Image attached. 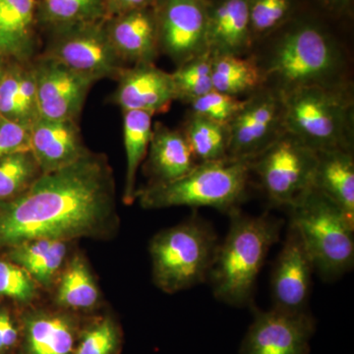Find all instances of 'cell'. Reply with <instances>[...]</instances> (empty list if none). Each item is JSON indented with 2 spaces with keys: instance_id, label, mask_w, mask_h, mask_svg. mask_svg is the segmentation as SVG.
Here are the masks:
<instances>
[{
  "instance_id": "52a82bcc",
  "label": "cell",
  "mask_w": 354,
  "mask_h": 354,
  "mask_svg": "<svg viewBox=\"0 0 354 354\" xmlns=\"http://www.w3.org/2000/svg\"><path fill=\"white\" fill-rule=\"evenodd\" d=\"M290 212V223L324 279L334 281L353 269L354 225L334 202L312 187Z\"/></svg>"
},
{
  "instance_id": "d590c367",
  "label": "cell",
  "mask_w": 354,
  "mask_h": 354,
  "mask_svg": "<svg viewBox=\"0 0 354 354\" xmlns=\"http://www.w3.org/2000/svg\"><path fill=\"white\" fill-rule=\"evenodd\" d=\"M31 150V128L0 115V158Z\"/></svg>"
},
{
  "instance_id": "f35d334b",
  "label": "cell",
  "mask_w": 354,
  "mask_h": 354,
  "mask_svg": "<svg viewBox=\"0 0 354 354\" xmlns=\"http://www.w3.org/2000/svg\"><path fill=\"white\" fill-rule=\"evenodd\" d=\"M153 0H106L108 18L120 14L153 6Z\"/></svg>"
},
{
  "instance_id": "30bf717a",
  "label": "cell",
  "mask_w": 354,
  "mask_h": 354,
  "mask_svg": "<svg viewBox=\"0 0 354 354\" xmlns=\"http://www.w3.org/2000/svg\"><path fill=\"white\" fill-rule=\"evenodd\" d=\"M209 0H153L160 53L176 66L209 53Z\"/></svg>"
},
{
  "instance_id": "277c9868",
  "label": "cell",
  "mask_w": 354,
  "mask_h": 354,
  "mask_svg": "<svg viewBox=\"0 0 354 354\" xmlns=\"http://www.w3.org/2000/svg\"><path fill=\"white\" fill-rule=\"evenodd\" d=\"M281 95L285 131L315 152H353V99L348 83L299 88Z\"/></svg>"
},
{
  "instance_id": "5b68a950",
  "label": "cell",
  "mask_w": 354,
  "mask_h": 354,
  "mask_svg": "<svg viewBox=\"0 0 354 354\" xmlns=\"http://www.w3.org/2000/svg\"><path fill=\"white\" fill-rule=\"evenodd\" d=\"M250 174L248 160L227 158L199 162L176 180L149 183L137 190L136 198L145 209L209 207L230 214L246 199Z\"/></svg>"
},
{
  "instance_id": "83f0119b",
  "label": "cell",
  "mask_w": 354,
  "mask_h": 354,
  "mask_svg": "<svg viewBox=\"0 0 354 354\" xmlns=\"http://www.w3.org/2000/svg\"><path fill=\"white\" fill-rule=\"evenodd\" d=\"M106 18V0H37L38 27L48 32Z\"/></svg>"
},
{
  "instance_id": "f546056e",
  "label": "cell",
  "mask_w": 354,
  "mask_h": 354,
  "mask_svg": "<svg viewBox=\"0 0 354 354\" xmlns=\"http://www.w3.org/2000/svg\"><path fill=\"white\" fill-rule=\"evenodd\" d=\"M41 174L31 150L0 158V205L24 194Z\"/></svg>"
},
{
  "instance_id": "ac0fdd59",
  "label": "cell",
  "mask_w": 354,
  "mask_h": 354,
  "mask_svg": "<svg viewBox=\"0 0 354 354\" xmlns=\"http://www.w3.org/2000/svg\"><path fill=\"white\" fill-rule=\"evenodd\" d=\"M31 151L43 174L74 164L90 153L78 121L41 118L31 127Z\"/></svg>"
},
{
  "instance_id": "f1b7e54d",
  "label": "cell",
  "mask_w": 354,
  "mask_h": 354,
  "mask_svg": "<svg viewBox=\"0 0 354 354\" xmlns=\"http://www.w3.org/2000/svg\"><path fill=\"white\" fill-rule=\"evenodd\" d=\"M181 131L198 162H216L228 158L227 125L191 113Z\"/></svg>"
},
{
  "instance_id": "d4e9b609",
  "label": "cell",
  "mask_w": 354,
  "mask_h": 354,
  "mask_svg": "<svg viewBox=\"0 0 354 354\" xmlns=\"http://www.w3.org/2000/svg\"><path fill=\"white\" fill-rule=\"evenodd\" d=\"M212 81L214 90L241 99L251 95L266 86L259 60L253 57L213 55Z\"/></svg>"
},
{
  "instance_id": "836d02e7",
  "label": "cell",
  "mask_w": 354,
  "mask_h": 354,
  "mask_svg": "<svg viewBox=\"0 0 354 354\" xmlns=\"http://www.w3.org/2000/svg\"><path fill=\"white\" fill-rule=\"evenodd\" d=\"M39 285L19 265L0 260V297L29 305L38 297Z\"/></svg>"
},
{
  "instance_id": "7c38bea8",
  "label": "cell",
  "mask_w": 354,
  "mask_h": 354,
  "mask_svg": "<svg viewBox=\"0 0 354 354\" xmlns=\"http://www.w3.org/2000/svg\"><path fill=\"white\" fill-rule=\"evenodd\" d=\"M239 354H309L316 330L309 313H288L276 308L255 310Z\"/></svg>"
},
{
  "instance_id": "44dd1931",
  "label": "cell",
  "mask_w": 354,
  "mask_h": 354,
  "mask_svg": "<svg viewBox=\"0 0 354 354\" xmlns=\"http://www.w3.org/2000/svg\"><path fill=\"white\" fill-rule=\"evenodd\" d=\"M147 156V172L152 179L150 183L176 180L199 164L183 132L171 129L162 122L153 125L152 138Z\"/></svg>"
},
{
  "instance_id": "e575fe53",
  "label": "cell",
  "mask_w": 354,
  "mask_h": 354,
  "mask_svg": "<svg viewBox=\"0 0 354 354\" xmlns=\"http://www.w3.org/2000/svg\"><path fill=\"white\" fill-rule=\"evenodd\" d=\"M244 101L245 100L213 90L188 104L191 106V113H196L216 123L227 125L241 111Z\"/></svg>"
},
{
  "instance_id": "3957f363",
  "label": "cell",
  "mask_w": 354,
  "mask_h": 354,
  "mask_svg": "<svg viewBox=\"0 0 354 354\" xmlns=\"http://www.w3.org/2000/svg\"><path fill=\"white\" fill-rule=\"evenodd\" d=\"M228 215L230 230L218 244L208 281L216 299L243 307L251 304L258 274L279 241L283 221L269 214L246 216L239 209Z\"/></svg>"
},
{
  "instance_id": "9c48e42d",
  "label": "cell",
  "mask_w": 354,
  "mask_h": 354,
  "mask_svg": "<svg viewBox=\"0 0 354 354\" xmlns=\"http://www.w3.org/2000/svg\"><path fill=\"white\" fill-rule=\"evenodd\" d=\"M104 21L50 30L43 55L94 82L102 79L118 80L127 66L111 46Z\"/></svg>"
},
{
  "instance_id": "7a4b0ae2",
  "label": "cell",
  "mask_w": 354,
  "mask_h": 354,
  "mask_svg": "<svg viewBox=\"0 0 354 354\" xmlns=\"http://www.w3.org/2000/svg\"><path fill=\"white\" fill-rule=\"evenodd\" d=\"M323 18L304 6L266 38L269 53L265 64H259L266 85L286 95L299 88L348 84L344 51Z\"/></svg>"
},
{
  "instance_id": "5bb4252c",
  "label": "cell",
  "mask_w": 354,
  "mask_h": 354,
  "mask_svg": "<svg viewBox=\"0 0 354 354\" xmlns=\"http://www.w3.org/2000/svg\"><path fill=\"white\" fill-rule=\"evenodd\" d=\"M315 271L297 228L290 223L272 278L274 307L288 313L308 312L312 274Z\"/></svg>"
},
{
  "instance_id": "4316f807",
  "label": "cell",
  "mask_w": 354,
  "mask_h": 354,
  "mask_svg": "<svg viewBox=\"0 0 354 354\" xmlns=\"http://www.w3.org/2000/svg\"><path fill=\"white\" fill-rule=\"evenodd\" d=\"M123 139L127 153V178L123 201L136 199L137 171L148 153L153 132V114L141 111H122Z\"/></svg>"
},
{
  "instance_id": "4dcf8cb0",
  "label": "cell",
  "mask_w": 354,
  "mask_h": 354,
  "mask_svg": "<svg viewBox=\"0 0 354 354\" xmlns=\"http://www.w3.org/2000/svg\"><path fill=\"white\" fill-rule=\"evenodd\" d=\"M123 332L111 315L95 317L84 322L73 354H120Z\"/></svg>"
},
{
  "instance_id": "1f68e13d",
  "label": "cell",
  "mask_w": 354,
  "mask_h": 354,
  "mask_svg": "<svg viewBox=\"0 0 354 354\" xmlns=\"http://www.w3.org/2000/svg\"><path fill=\"white\" fill-rule=\"evenodd\" d=\"M305 6L302 0H249L254 43L283 27Z\"/></svg>"
},
{
  "instance_id": "8d00e7d4",
  "label": "cell",
  "mask_w": 354,
  "mask_h": 354,
  "mask_svg": "<svg viewBox=\"0 0 354 354\" xmlns=\"http://www.w3.org/2000/svg\"><path fill=\"white\" fill-rule=\"evenodd\" d=\"M22 339L21 316L0 306V354H18Z\"/></svg>"
},
{
  "instance_id": "4fadbf2b",
  "label": "cell",
  "mask_w": 354,
  "mask_h": 354,
  "mask_svg": "<svg viewBox=\"0 0 354 354\" xmlns=\"http://www.w3.org/2000/svg\"><path fill=\"white\" fill-rule=\"evenodd\" d=\"M32 65L39 118L78 121L94 81L43 55L35 57Z\"/></svg>"
},
{
  "instance_id": "2e32d148",
  "label": "cell",
  "mask_w": 354,
  "mask_h": 354,
  "mask_svg": "<svg viewBox=\"0 0 354 354\" xmlns=\"http://www.w3.org/2000/svg\"><path fill=\"white\" fill-rule=\"evenodd\" d=\"M118 88L111 102L122 111H141L155 114L167 113L177 101L171 73L153 64L127 67L118 78Z\"/></svg>"
},
{
  "instance_id": "8992f818",
  "label": "cell",
  "mask_w": 354,
  "mask_h": 354,
  "mask_svg": "<svg viewBox=\"0 0 354 354\" xmlns=\"http://www.w3.org/2000/svg\"><path fill=\"white\" fill-rule=\"evenodd\" d=\"M218 244L215 230L198 216L162 230L153 237L149 248L153 283L167 293L205 283Z\"/></svg>"
},
{
  "instance_id": "74e56055",
  "label": "cell",
  "mask_w": 354,
  "mask_h": 354,
  "mask_svg": "<svg viewBox=\"0 0 354 354\" xmlns=\"http://www.w3.org/2000/svg\"><path fill=\"white\" fill-rule=\"evenodd\" d=\"M305 6L330 19H342L353 12V0H302Z\"/></svg>"
},
{
  "instance_id": "8fae6325",
  "label": "cell",
  "mask_w": 354,
  "mask_h": 354,
  "mask_svg": "<svg viewBox=\"0 0 354 354\" xmlns=\"http://www.w3.org/2000/svg\"><path fill=\"white\" fill-rule=\"evenodd\" d=\"M227 127L228 158L251 162L285 131L283 95L264 86L249 95Z\"/></svg>"
},
{
  "instance_id": "ba28073f",
  "label": "cell",
  "mask_w": 354,
  "mask_h": 354,
  "mask_svg": "<svg viewBox=\"0 0 354 354\" xmlns=\"http://www.w3.org/2000/svg\"><path fill=\"white\" fill-rule=\"evenodd\" d=\"M316 160L315 151L283 131L251 160V171L271 202L290 208L313 187Z\"/></svg>"
},
{
  "instance_id": "d6a6232c",
  "label": "cell",
  "mask_w": 354,
  "mask_h": 354,
  "mask_svg": "<svg viewBox=\"0 0 354 354\" xmlns=\"http://www.w3.org/2000/svg\"><path fill=\"white\" fill-rule=\"evenodd\" d=\"M212 53H206L177 66L171 76L177 101L190 102L214 90L212 81Z\"/></svg>"
},
{
  "instance_id": "e0dca14e",
  "label": "cell",
  "mask_w": 354,
  "mask_h": 354,
  "mask_svg": "<svg viewBox=\"0 0 354 354\" xmlns=\"http://www.w3.org/2000/svg\"><path fill=\"white\" fill-rule=\"evenodd\" d=\"M104 26L111 46L125 64H153L160 55L153 6L106 18Z\"/></svg>"
},
{
  "instance_id": "cb8c5ba5",
  "label": "cell",
  "mask_w": 354,
  "mask_h": 354,
  "mask_svg": "<svg viewBox=\"0 0 354 354\" xmlns=\"http://www.w3.org/2000/svg\"><path fill=\"white\" fill-rule=\"evenodd\" d=\"M69 241L39 239L8 249V259L19 265L39 286L50 288L64 265Z\"/></svg>"
},
{
  "instance_id": "d6986e66",
  "label": "cell",
  "mask_w": 354,
  "mask_h": 354,
  "mask_svg": "<svg viewBox=\"0 0 354 354\" xmlns=\"http://www.w3.org/2000/svg\"><path fill=\"white\" fill-rule=\"evenodd\" d=\"M208 44L212 55L245 57L254 44L249 0H209Z\"/></svg>"
},
{
  "instance_id": "9a60e30c",
  "label": "cell",
  "mask_w": 354,
  "mask_h": 354,
  "mask_svg": "<svg viewBox=\"0 0 354 354\" xmlns=\"http://www.w3.org/2000/svg\"><path fill=\"white\" fill-rule=\"evenodd\" d=\"M18 354H73L84 321L62 308H32L21 314Z\"/></svg>"
},
{
  "instance_id": "6da1fadb",
  "label": "cell",
  "mask_w": 354,
  "mask_h": 354,
  "mask_svg": "<svg viewBox=\"0 0 354 354\" xmlns=\"http://www.w3.org/2000/svg\"><path fill=\"white\" fill-rule=\"evenodd\" d=\"M118 223L113 169L104 153L90 151L0 205V248L39 239H106Z\"/></svg>"
},
{
  "instance_id": "ffe728a7",
  "label": "cell",
  "mask_w": 354,
  "mask_h": 354,
  "mask_svg": "<svg viewBox=\"0 0 354 354\" xmlns=\"http://www.w3.org/2000/svg\"><path fill=\"white\" fill-rule=\"evenodd\" d=\"M38 28L37 0H0V57L32 62Z\"/></svg>"
},
{
  "instance_id": "484cf974",
  "label": "cell",
  "mask_w": 354,
  "mask_h": 354,
  "mask_svg": "<svg viewBox=\"0 0 354 354\" xmlns=\"http://www.w3.org/2000/svg\"><path fill=\"white\" fill-rule=\"evenodd\" d=\"M55 302L72 313L90 312L99 305L100 290L87 261L76 255L60 274Z\"/></svg>"
},
{
  "instance_id": "603a6c76",
  "label": "cell",
  "mask_w": 354,
  "mask_h": 354,
  "mask_svg": "<svg viewBox=\"0 0 354 354\" xmlns=\"http://www.w3.org/2000/svg\"><path fill=\"white\" fill-rule=\"evenodd\" d=\"M316 155L313 187L334 202L354 225L353 152L320 151Z\"/></svg>"
},
{
  "instance_id": "7402d4cb",
  "label": "cell",
  "mask_w": 354,
  "mask_h": 354,
  "mask_svg": "<svg viewBox=\"0 0 354 354\" xmlns=\"http://www.w3.org/2000/svg\"><path fill=\"white\" fill-rule=\"evenodd\" d=\"M0 115L31 128L39 118L32 62L9 60L0 82Z\"/></svg>"
},
{
  "instance_id": "ab89813d",
  "label": "cell",
  "mask_w": 354,
  "mask_h": 354,
  "mask_svg": "<svg viewBox=\"0 0 354 354\" xmlns=\"http://www.w3.org/2000/svg\"><path fill=\"white\" fill-rule=\"evenodd\" d=\"M7 62L8 60L6 59V58L0 57V82H1L2 77H3L4 71H6Z\"/></svg>"
}]
</instances>
